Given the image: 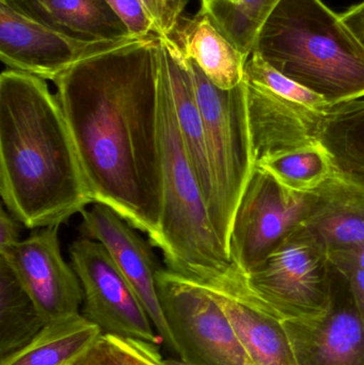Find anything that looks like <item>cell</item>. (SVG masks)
Returning <instances> with one entry per match:
<instances>
[{
	"label": "cell",
	"instance_id": "20",
	"mask_svg": "<svg viewBox=\"0 0 364 365\" xmlns=\"http://www.w3.org/2000/svg\"><path fill=\"white\" fill-rule=\"evenodd\" d=\"M102 334L80 313L55 319L23 349L0 359V365H68Z\"/></svg>",
	"mask_w": 364,
	"mask_h": 365
},
{
	"label": "cell",
	"instance_id": "29",
	"mask_svg": "<svg viewBox=\"0 0 364 365\" xmlns=\"http://www.w3.org/2000/svg\"><path fill=\"white\" fill-rule=\"evenodd\" d=\"M333 269L344 279L364 322V269L353 266H337Z\"/></svg>",
	"mask_w": 364,
	"mask_h": 365
},
{
	"label": "cell",
	"instance_id": "24",
	"mask_svg": "<svg viewBox=\"0 0 364 365\" xmlns=\"http://www.w3.org/2000/svg\"><path fill=\"white\" fill-rule=\"evenodd\" d=\"M281 0H201V9L220 31L249 57L256 36Z\"/></svg>",
	"mask_w": 364,
	"mask_h": 365
},
{
	"label": "cell",
	"instance_id": "18",
	"mask_svg": "<svg viewBox=\"0 0 364 365\" xmlns=\"http://www.w3.org/2000/svg\"><path fill=\"white\" fill-rule=\"evenodd\" d=\"M170 38L182 55L194 62L216 87L232 90L243 83L249 57L244 55L202 10L192 19L182 17Z\"/></svg>",
	"mask_w": 364,
	"mask_h": 365
},
{
	"label": "cell",
	"instance_id": "3",
	"mask_svg": "<svg viewBox=\"0 0 364 365\" xmlns=\"http://www.w3.org/2000/svg\"><path fill=\"white\" fill-rule=\"evenodd\" d=\"M251 53L333 105L364 98V48L322 0H281Z\"/></svg>",
	"mask_w": 364,
	"mask_h": 365
},
{
	"label": "cell",
	"instance_id": "17",
	"mask_svg": "<svg viewBox=\"0 0 364 365\" xmlns=\"http://www.w3.org/2000/svg\"><path fill=\"white\" fill-rule=\"evenodd\" d=\"M21 16L85 41L136 38L105 0H0Z\"/></svg>",
	"mask_w": 364,
	"mask_h": 365
},
{
	"label": "cell",
	"instance_id": "19",
	"mask_svg": "<svg viewBox=\"0 0 364 365\" xmlns=\"http://www.w3.org/2000/svg\"><path fill=\"white\" fill-rule=\"evenodd\" d=\"M207 293L224 311L254 365H296L282 321L230 296Z\"/></svg>",
	"mask_w": 364,
	"mask_h": 365
},
{
	"label": "cell",
	"instance_id": "12",
	"mask_svg": "<svg viewBox=\"0 0 364 365\" xmlns=\"http://www.w3.org/2000/svg\"><path fill=\"white\" fill-rule=\"evenodd\" d=\"M80 230L85 237L100 242L125 277L147 311L162 342L175 354L157 289L158 266L149 242L117 212L104 204L93 203L81 212Z\"/></svg>",
	"mask_w": 364,
	"mask_h": 365
},
{
	"label": "cell",
	"instance_id": "4",
	"mask_svg": "<svg viewBox=\"0 0 364 365\" xmlns=\"http://www.w3.org/2000/svg\"><path fill=\"white\" fill-rule=\"evenodd\" d=\"M160 138L162 197L155 246L164 252L168 269L203 280L224 272L232 261L214 230L207 197L188 158L160 63Z\"/></svg>",
	"mask_w": 364,
	"mask_h": 365
},
{
	"label": "cell",
	"instance_id": "22",
	"mask_svg": "<svg viewBox=\"0 0 364 365\" xmlns=\"http://www.w3.org/2000/svg\"><path fill=\"white\" fill-rule=\"evenodd\" d=\"M46 325L11 266L0 259V359L31 342Z\"/></svg>",
	"mask_w": 364,
	"mask_h": 365
},
{
	"label": "cell",
	"instance_id": "6",
	"mask_svg": "<svg viewBox=\"0 0 364 365\" xmlns=\"http://www.w3.org/2000/svg\"><path fill=\"white\" fill-rule=\"evenodd\" d=\"M254 293L281 321L321 317L333 300L328 253L305 225L247 274Z\"/></svg>",
	"mask_w": 364,
	"mask_h": 365
},
{
	"label": "cell",
	"instance_id": "14",
	"mask_svg": "<svg viewBox=\"0 0 364 365\" xmlns=\"http://www.w3.org/2000/svg\"><path fill=\"white\" fill-rule=\"evenodd\" d=\"M246 86L256 164L318 143L321 122L326 111L313 110L248 83Z\"/></svg>",
	"mask_w": 364,
	"mask_h": 365
},
{
	"label": "cell",
	"instance_id": "30",
	"mask_svg": "<svg viewBox=\"0 0 364 365\" xmlns=\"http://www.w3.org/2000/svg\"><path fill=\"white\" fill-rule=\"evenodd\" d=\"M19 221L6 208L0 214V255L8 252L19 240Z\"/></svg>",
	"mask_w": 364,
	"mask_h": 365
},
{
	"label": "cell",
	"instance_id": "8",
	"mask_svg": "<svg viewBox=\"0 0 364 365\" xmlns=\"http://www.w3.org/2000/svg\"><path fill=\"white\" fill-rule=\"evenodd\" d=\"M316 192L291 190L262 169L254 168L233 221L229 255L246 274L311 214Z\"/></svg>",
	"mask_w": 364,
	"mask_h": 365
},
{
	"label": "cell",
	"instance_id": "31",
	"mask_svg": "<svg viewBox=\"0 0 364 365\" xmlns=\"http://www.w3.org/2000/svg\"><path fill=\"white\" fill-rule=\"evenodd\" d=\"M331 266H353L364 269V240L346 250L336 251L328 255Z\"/></svg>",
	"mask_w": 364,
	"mask_h": 365
},
{
	"label": "cell",
	"instance_id": "23",
	"mask_svg": "<svg viewBox=\"0 0 364 365\" xmlns=\"http://www.w3.org/2000/svg\"><path fill=\"white\" fill-rule=\"evenodd\" d=\"M256 167L282 186L301 193L318 190L335 170L331 155L320 141L264 158L256 163Z\"/></svg>",
	"mask_w": 364,
	"mask_h": 365
},
{
	"label": "cell",
	"instance_id": "25",
	"mask_svg": "<svg viewBox=\"0 0 364 365\" xmlns=\"http://www.w3.org/2000/svg\"><path fill=\"white\" fill-rule=\"evenodd\" d=\"M68 365H166L156 343L102 334Z\"/></svg>",
	"mask_w": 364,
	"mask_h": 365
},
{
	"label": "cell",
	"instance_id": "26",
	"mask_svg": "<svg viewBox=\"0 0 364 365\" xmlns=\"http://www.w3.org/2000/svg\"><path fill=\"white\" fill-rule=\"evenodd\" d=\"M244 81L313 110L325 113L331 107L320 94L288 78L256 53H251L246 62Z\"/></svg>",
	"mask_w": 364,
	"mask_h": 365
},
{
	"label": "cell",
	"instance_id": "27",
	"mask_svg": "<svg viewBox=\"0 0 364 365\" xmlns=\"http://www.w3.org/2000/svg\"><path fill=\"white\" fill-rule=\"evenodd\" d=\"M123 21L130 34L136 38L160 36L153 19L140 0H105Z\"/></svg>",
	"mask_w": 364,
	"mask_h": 365
},
{
	"label": "cell",
	"instance_id": "33",
	"mask_svg": "<svg viewBox=\"0 0 364 365\" xmlns=\"http://www.w3.org/2000/svg\"><path fill=\"white\" fill-rule=\"evenodd\" d=\"M165 364L166 365H190L186 364V362L182 361L181 359H175V358H171V359H165Z\"/></svg>",
	"mask_w": 364,
	"mask_h": 365
},
{
	"label": "cell",
	"instance_id": "13",
	"mask_svg": "<svg viewBox=\"0 0 364 365\" xmlns=\"http://www.w3.org/2000/svg\"><path fill=\"white\" fill-rule=\"evenodd\" d=\"M282 325L296 365H364V322L348 284L338 289L335 269L328 310L314 319H286Z\"/></svg>",
	"mask_w": 364,
	"mask_h": 365
},
{
	"label": "cell",
	"instance_id": "16",
	"mask_svg": "<svg viewBox=\"0 0 364 365\" xmlns=\"http://www.w3.org/2000/svg\"><path fill=\"white\" fill-rule=\"evenodd\" d=\"M316 192L305 227L327 253L346 250L364 240V185L333 170Z\"/></svg>",
	"mask_w": 364,
	"mask_h": 365
},
{
	"label": "cell",
	"instance_id": "15",
	"mask_svg": "<svg viewBox=\"0 0 364 365\" xmlns=\"http://www.w3.org/2000/svg\"><path fill=\"white\" fill-rule=\"evenodd\" d=\"M158 56L160 68L168 83L180 133L209 207L213 195V180L204 122L197 98L194 79L185 57L170 38H160Z\"/></svg>",
	"mask_w": 364,
	"mask_h": 365
},
{
	"label": "cell",
	"instance_id": "7",
	"mask_svg": "<svg viewBox=\"0 0 364 365\" xmlns=\"http://www.w3.org/2000/svg\"><path fill=\"white\" fill-rule=\"evenodd\" d=\"M156 280L179 359L190 365H254L224 311L202 287L168 268Z\"/></svg>",
	"mask_w": 364,
	"mask_h": 365
},
{
	"label": "cell",
	"instance_id": "10",
	"mask_svg": "<svg viewBox=\"0 0 364 365\" xmlns=\"http://www.w3.org/2000/svg\"><path fill=\"white\" fill-rule=\"evenodd\" d=\"M85 41L34 23L0 2V59L10 70L55 81L80 60L130 41Z\"/></svg>",
	"mask_w": 364,
	"mask_h": 365
},
{
	"label": "cell",
	"instance_id": "1",
	"mask_svg": "<svg viewBox=\"0 0 364 365\" xmlns=\"http://www.w3.org/2000/svg\"><path fill=\"white\" fill-rule=\"evenodd\" d=\"M160 38L85 58L53 81L93 203L117 212L153 245L162 197Z\"/></svg>",
	"mask_w": 364,
	"mask_h": 365
},
{
	"label": "cell",
	"instance_id": "28",
	"mask_svg": "<svg viewBox=\"0 0 364 365\" xmlns=\"http://www.w3.org/2000/svg\"><path fill=\"white\" fill-rule=\"evenodd\" d=\"M153 19L160 38H170L190 0H140Z\"/></svg>",
	"mask_w": 364,
	"mask_h": 365
},
{
	"label": "cell",
	"instance_id": "21",
	"mask_svg": "<svg viewBox=\"0 0 364 365\" xmlns=\"http://www.w3.org/2000/svg\"><path fill=\"white\" fill-rule=\"evenodd\" d=\"M318 141L335 170L364 185V98L329 107L321 122Z\"/></svg>",
	"mask_w": 364,
	"mask_h": 365
},
{
	"label": "cell",
	"instance_id": "2",
	"mask_svg": "<svg viewBox=\"0 0 364 365\" xmlns=\"http://www.w3.org/2000/svg\"><path fill=\"white\" fill-rule=\"evenodd\" d=\"M0 193L28 229L59 225L93 204L72 135L46 81L0 76Z\"/></svg>",
	"mask_w": 364,
	"mask_h": 365
},
{
	"label": "cell",
	"instance_id": "11",
	"mask_svg": "<svg viewBox=\"0 0 364 365\" xmlns=\"http://www.w3.org/2000/svg\"><path fill=\"white\" fill-rule=\"evenodd\" d=\"M60 225L41 227L0 255L12 268L48 322L78 314L83 292L78 276L62 257Z\"/></svg>",
	"mask_w": 364,
	"mask_h": 365
},
{
	"label": "cell",
	"instance_id": "9",
	"mask_svg": "<svg viewBox=\"0 0 364 365\" xmlns=\"http://www.w3.org/2000/svg\"><path fill=\"white\" fill-rule=\"evenodd\" d=\"M70 257L83 287L85 319L103 334L156 344L162 341L134 289L100 242L79 238L70 247Z\"/></svg>",
	"mask_w": 364,
	"mask_h": 365
},
{
	"label": "cell",
	"instance_id": "5",
	"mask_svg": "<svg viewBox=\"0 0 364 365\" xmlns=\"http://www.w3.org/2000/svg\"><path fill=\"white\" fill-rule=\"evenodd\" d=\"M186 61L204 122L213 180L209 217L229 255L235 214L256 168L248 117L247 86L244 81L234 89H219L194 62Z\"/></svg>",
	"mask_w": 364,
	"mask_h": 365
},
{
	"label": "cell",
	"instance_id": "32",
	"mask_svg": "<svg viewBox=\"0 0 364 365\" xmlns=\"http://www.w3.org/2000/svg\"><path fill=\"white\" fill-rule=\"evenodd\" d=\"M340 17L364 48V1L342 13Z\"/></svg>",
	"mask_w": 364,
	"mask_h": 365
}]
</instances>
